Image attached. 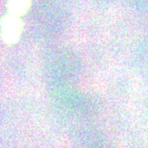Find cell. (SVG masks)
I'll list each match as a JSON object with an SVG mask.
<instances>
[{"instance_id": "2", "label": "cell", "mask_w": 148, "mask_h": 148, "mask_svg": "<svg viewBox=\"0 0 148 148\" xmlns=\"http://www.w3.org/2000/svg\"><path fill=\"white\" fill-rule=\"evenodd\" d=\"M32 6V0H8V10L12 16L21 17L27 14Z\"/></svg>"}, {"instance_id": "1", "label": "cell", "mask_w": 148, "mask_h": 148, "mask_svg": "<svg viewBox=\"0 0 148 148\" xmlns=\"http://www.w3.org/2000/svg\"><path fill=\"white\" fill-rule=\"evenodd\" d=\"M0 29L3 40L7 45H14L21 37L23 31V24L20 17L8 14L1 19Z\"/></svg>"}]
</instances>
